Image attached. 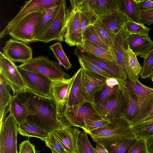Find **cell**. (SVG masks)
<instances>
[{
	"label": "cell",
	"instance_id": "obj_1",
	"mask_svg": "<svg viewBox=\"0 0 153 153\" xmlns=\"http://www.w3.org/2000/svg\"><path fill=\"white\" fill-rule=\"evenodd\" d=\"M15 95L27 109V121L37 125L49 134L64 126L53 98L40 96L28 90Z\"/></svg>",
	"mask_w": 153,
	"mask_h": 153
},
{
	"label": "cell",
	"instance_id": "obj_2",
	"mask_svg": "<svg viewBox=\"0 0 153 153\" xmlns=\"http://www.w3.org/2000/svg\"><path fill=\"white\" fill-rule=\"evenodd\" d=\"M59 117L64 126L80 127L83 130L103 118L94 105L88 102L65 108Z\"/></svg>",
	"mask_w": 153,
	"mask_h": 153
},
{
	"label": "cell",
	"instance_id": "obj_3",
	"mask_svg": "<svg viewBox=\"0 0 153 153\" xmlns=\"http://www.w3.org/2000/svg\"><path fill=\"white\" fill-rule=\"evenodd\" d=\"M110 121V123L105 126L88 133L94 142L105 139L137 138L131 124L124 117Z\"/></svg>",
	"mask_w": 153,
	"mask_h": 153
},
{
	"label": "cell",
	"instance_id": "obj_4",
	"mask_svg": "<svg viewBox=\"0 0 153 153\" xmlns=\"http://www.w3.org/2000/svg\"><path fill=\"white\" fill-rule=\"evenodd\" d=\"M18 66L30 72L43 74L52 79L70 78V75L64 71L58 62L45 56L33 57L29 61Z\"/></svg>",
	"mask_w": 153,
	"mask_h": 153
},
{
	"label": "cell",
	"instance_id": "obj_5",
	"mask_svg": "<svg viewBox=\"0 0 153 153\" xmlns=\"http://www.w3.org/2000/svg\"><path fill=\"white\" fill-rule=\"evenodd\" d=\"M46 9L26 15L16 25L9 34L12 39L26 44L36 42L34 30L45 14Z\"/></svg>",
	"mask_w": 153,
	"mask_h": 153
},
{
	"label": "cell",
	"instance_id": "obj_6",
	"mask_svg": "<svg viewBox=\"0 0 153 153\" xmlns=\"http://www.w3.org/2000/svg\"><path fill=\"white\" fill-rule=\"evenodd\" d=\"M68 9L65 41L70 46H81L84 40L80 25V13L77 0H69Z\"/></svg>",
	"mask_w": 153,
	"mask_h": 153
},
{
	"label": "cell",
	"instance_id": "obj_7",
	"mask_svg": "<svg viewBox=\"0 0 153 153\" xmlns=\"http://www.w3.org/2000/svg\"><path fill=\"white\" fill-rule=\"evenodd\" d=\"M68 9L66 1L62 0L58 11L50 27L36 39L44 43L56 41L59 42L65 41L66 31Z\"/></svg>",
	"mask_w": 153,
	"mask_h": 153
},
{
	"label": "cell",
	"instance_id": "obj_8",
	"mask_svg": "<svg viewBox=\"0 0 153 153\" xmlns=\"http://www.w3.org/2000/svg\"><path fill=\"white\" fill-rule=\"evenodd\" d=\"M0 74L11 88L13 95L27 90L18 66L1 51L0 52Z\"/></svg>",
	"mask_w": 153,
	"mask_h": 153
},
{
	"label": "cell",
	"instance_id": "obj_9",
	"mask_svg": "<svg viewBox=\"0 0 153 153\" xmlns=\"http://www.w3.org/2000/svg\"><path fill=\"white\" fill-rule=\"evenodd\" d=\"M122 83L124 86L134 93L137 98L138 113L133 125L141 121L150 110L153 103V88L143 84L139 80L135 84L127 80Z\"/></svg>",
	"mask_w": 153,
	"mask_h": 153
},
{
	"label": "cell",
	"instance_id": "obj_10",
	"mask_svg": "<svg viewBox=\"0 0 153 153\" xmlns=\"http://www.w3.org/2000/svg\"><path fill=\"white\" fill-rule=\"evenodd\" d=\"M27 90L37 95L53 98L51 92L52 79L41 74L30 72L18 66Z\"/></svg>",
	"mask_w": 153,
	"mask_h": 153
},
{
	"label": "cell",
	"instance_id": "obj_11",
	"mask_svg": "<svg viewBox=\"0 0 153 153\" xmlns=\"http://www.w3.org/2000/svg\"><path fill=\"white\" fill-rule=\"evenodd\" d=\"M17 123L11 114L0 124V153H18L17 138Z\"/></svg>",
	"mask_w": 153,
	"mask_h": 153
},
{
	"label": "cell",
	"instance_id": "obj_12",
	"mask_svg": "<svg viewBox=\"0 0 153 153\" xmlns=\"http://www.w3.org/2000/svg\"><path fill=\"white\" fill-rule=\"evenodd\" d=\"M61 0H30L26 1L18 13L9 21L0 33V38L9 34L16 25L24 17L32 13L44 10L56 5Z\"/></svg>",
	"mask_w": 153,
	"mask_h": 153
},
{
	"label": "cell",
	"instance_id": "obj_13",
	"mask_svg": "<svg viewBox=\"0 0 153 153\" xmlns=\"http://www.w3.org/2000/svg\"><path fill=\"white\" fill-rule=\"evenodd\" d=\"M95 106L103 118L109 120L123 117L125 100L122 83L120 88L111 97L102 104Z\"/></svg>",
	"mask_w": 153,
	"mask_h": 153
},
{
	"label": "cell",
	"instance_id": "obj_14",
	"mask_svg": "<svg viewBox=\"0 0 153 153\" xmlns=\"http://www.w3.org/2000/svg\"><path fill=\"white\" fill-rule=\"evenodd\" d=\"M2 49L5 56L13 62L24 63L33 58L32 47L13 39L7 40Z\"/></svg>",
	"mask_w": 153,
	"mask_h": 153
},
{
	"label": "cell",
	"instance_id": "obj_15",
	"mask_svg": "<svg viewBox=\"0 0 153 153\" xmlns=\"http://www.w3.org/2000/svg\"><path fill=\"white\" fill-rule=\"evenodd\" d=\"M76 76L75 73L69 78L52 79L51 92L56 103L59 116L63 112Z\"/></svg>",
	"mask_w": 153,
	"mask_h": 153
},
{
	"label": "cell",
	"instance_id": "obj_16",
	"mask_svg": "<svg viewBox=\"0 0 153 153\" xmlns=\"http://www.w3.org/2000/svg\"><path fill=\"white\" fill-rule=\"evenodd\" d=\"M81 68L82 70L84 96L86 102H90L95 106V95L102 89L107 79Z\"/></svg>",
	"mask_w": 153,
	"mask_h": 153
},
{
	"label": "cell",
	"instance_id": "obj_17",
	"mask_svg": "<svg viewBox=\"0 0 153 153\" xmlns=\"http://www.w3.org/2000/svg\"><path fill=\"white\" fill-rule=\"evenodd\" d=\"M74 54L77 57H80L93 63L112 77L117 79L122 82L127 79L126 74L119 64H109L91 56L80 46H77L75 49Z\"/></svg>",
	"mask_w": 153,
	"mask_h": 153
},
{
	"label": "cell",
	"instance_id": "obj_18",
	"mask_svg": "<svg viewBox=\"0 0 153 153\" xmlns=\"http://www.w3.org/2000/svg\"><path fill=\"white\" fill-rule=\"evenodd\" d=\"M81 5L97 19L119 10V0H80Z\"/></svg>",
	"mask_w": 153,
	"mask_h": 153
},
{
	"label": "cell",
	"instance_id": "obj_19",
	"mask_svg": "<svg viewBox=\"0 0 153 153\" xmlns=\"http://www.w3.org/2000/svg\"><path fill=\"white\" fill-rule=\"evenodd\" d=\"M82 132L78 127L64 126L52 133L69 153H78V140Z\"/></svg>",
	"mask_w": 153,
	"mask_h": 153
},
{
	"label": "cell",
	"instance_id": "obj_20",
	"mask_svg": "<svg viewBox=\"0 0 153 153\" xmlns=\"http://www.w3.org/2000/svg\"><path fill=\"white\" fill-rule=\"evenodd\" d=\"M128 45L136 55L144 58L153 49V41L148 34H130Z\"/></svg>",
	"mask_w": 153,
	"mask_h": 153
},
{
	"label": "cell",
	"instance_id": "obj_21",
	"mask_svg": "<svg viewBox=\"0 0 153 153\" xmlns=\"http://www.w3.org/2000/svg\"><path fill=\"white\" fill-rule=\"evenodd\" d=\"M127 20L124 13L119 10L97 19L104 28L115 36L125 27Z\"/></svg>",
	"mask_w": 153,
	"mask_h": 153
},
{
	"label": "cell",
	"instance_id": "obj_22",
	"mask_svg": "<svg viewBox=\"0 0 153 153\" xmlns=\"http://www.w3.org/2000/svg\"><path fill=\"white\" fill-rule=\"evenodd\" d=\"M138 139L137 137L105 139L96 142L102 144L109 153H128L136 144Z\"/></svg>",
	"mask_w": 153,
	"mask_h": 153
},
{
	"label": "cell",
	"instance_id": "obj_23",
	"mask_svg": "<svg viewBox=\"0 0 153 153\" xmlns=\"http://www.w3.org/2000/svg\"><path fill=\"white\" fill-rule=\"evenodd\" d=\"M129 34L125 27L123 28L116 35L114 46L117 62L126 74L125 68L126 50L128 46V39Z\"/></svg>",
	"mask_w": 153,
	"mask_h": 153
},
{
	"label": "cell",
	"instance_id": "obj_24",
	"mask_svg": "<svg viewBox=\"0 0 153 153\" xmlns=\"http://www.w3.org/2000/svg\"><path fill=\"white\" fill-rule=\"evenodd\" d=\"M76 73V76L65 108L86 102L83 94L82 68L81 67Z\"/></svg>",
	"mask_w": 153,
	"mask_h": 153
},
{
	"label": "cell",
	"instance_id": "obj_25",
	"mask_svg": "<svg viewBox=\"0 0 153 153\" xmlns=\"http://www.w3.org/2000/svg\"><path fill=\"white\" fill-rule=\"evenodd\" d=\"M80 47L91 56L109 64H119L111 52L93 43L85 40L84 44Z\"/></svg>",
	"mask_w": 153,
	"mask_h": 153
},
{
	"label": "cell",
	"instance_id": "obj_26",
	"mask_svg": "<svg viewBox=\"0 0 153 153\" xmlns=\"http://www.w3.org/2000/svg\"><path fill=\"white\" fill-rule=\"evenodd\" d=\"M123 85L125 100V110L123 117L132 125L137 114L138 100L136 95Z\"/></svg>",
	"mask_w": 153,
	"mask_h": 153
},
{
	"label": "cell",
	"instance_id": "obj_27",
	"mask_svg": "<svg viewBox=\"0 0 153 153\" xmlns=\"http://www.w3.org/2000/svg\"><path fill=\"white\" fill-rule=\"evenodd\" d=\"M125 68L129 80L136 83L140 75L142 67L140 65L136 55L130 48L129 45L126 50Z\"/></svg>",
	"mask_w": 153,
	"mask_h": 153
},
{
	"label": "cell",
	"instance_id": "obj_28",
	"mask_svg": "<svg viewBox=\"0 0 153 153\" xmlns=\"http://www.w3.org/2000/svg\"><path fill=\"white\" fill-rule=\"evenodd\" d=\"M119 8L127 20L143 24L140 18L141 9L137 0H119Z\"/></svg>",
	"mask_w": 153,
	"mask_h": 153
},
{
	"label": "cell",
	"instance_id": "obj_29",
	"mask_svg": "<svg viewBox=\"0 0 153 153\" xmlns=\"http://www.w3.org/2000/svg\"><path fill=\"white\" fill-rule=\"evenodd\" d=\"M61 1L58 3L46 9L44 16L37 25L35 30V40L43 34L52 24L58 11Z\"/></svg>",
	"mask_w": 153,
	"mask_h": 153
},
{
	"label": "cell",
	"instance_id": "obj_30",
	"mask_svg": "<svg viewBox=\"0 0 153 153\" xmlns=\"http://www.w3.org/2000/svg\"><path fill=\"white\" fill-rule=\"evenodd\" d=\"M18 130L19 134L23 136L37 137L44 141L50 134L37 125L27 120L18 125Z\"/></svg>",
	"mask_w": 153,
	"mask_h": 153
},
{
	"label": "cell",
	"instance_id": "obj_31",
	"mask_svg": "<svg viewBox=\"0 0 153 153\" xmlns=\"http://www.w3.org/2000/svg\"><path fill=\"white\" fill-rule=\"evenodd\" d=\"M8 106V111L14 117L18 125L27 120V109L16 95L13 96Z\"/></svg>",
	"mask_w": 153,
	"mask_h": 153
},
{
	"label": "cell",
	"instance_id": "obj_32",
	"mask_svg": "<svg viewBox=\"0 0 153 153\" xmlns=\"http://www.w3.org/2000/svg\"><path fill=\"white\" fill-rule=\"evenodd\" d=\"M9 85L2 76L0 74V118L1 124L6 118L8 111L7 107L9 106L13 97L10 94L8 88Z\"/></svg>",
	"mask_w": 153,
	"mask_h": 153
},
{
	"label": "cell",
	"instance_id": "obj_33",
	"mask_svg": "<svg viewBox=\"0 0 153 153\" xmlns=\"http://www.w3.org/2000/svg\"><path fill=\"white\" fill-rule=\"evenodd\" d=\"M84 39V40L93 43L111 52L116 58L114 49L106 42L91 25L86 28Z\"/></svg>",
	"mask_w": 153,
	"mask_h": 153
},
{
	"label": "cell",
	"instance_id": "obj_34",
	"mask_svg": "<svg viewBox=\"0 0 153 153\" xmlns=\"http://www.w3.org/2000/svg\"><path fill=\"white\" fill-rule=\"evenodd\" d=\"M137 137L147 140L153 137V121L140 122L132 125Z\"/></svg>",
	"mask_w": 153,
	"mask_h": 153
},
{
	"label": "cell",
	"instance_id": "obj_35",
	"mask_svg": "<svg viewBox=\"0 0 153 153\" xmlns=\"http://www.w3.org/2000/svg\"><path fill=\"white\" fill-rule=\"evenodd\" d=\"M77 1L80 13V27L84 38L86 28L96 22L97 19L90 11L81 5L80 0H77Z\"/></svg>",
	"mask_w": 153,
	"mask_h": 153
},
{
	"label": "cell",
	"instance_id": "obj_36",
	"mask_svg": "<svg viewBox=\"0 0 153 153\" xmlns=\"http://www.w3.org/2000/svg\"><path fill=\"white\" fill-rule=\"evenodd\" d=\"M49 49L52 52L55 58L67 71L71 68L72 64L64 52L61 44L57 42L50 46Z\"/></svg>",
	"mask_w": 153,
	"mask_h": 153
},
{
	"label": "cell",
	"instance_id": "obj_37",
	"mask_svg": "<svg viewBox=\"0 0 153 153\" xmlns=\"http://www.w3.org/2000/svg\"><path fill=\"white\" fill-rule=\"evenodd\" d=\"M122 85V82L120 85L111 87L108 86L105 83L102 89L95 95V105H101L107 100L118 90Z\"/></svg>",
	"mask_w": 153,
	"mask_h": 153
},
{
	"label": "cell",
	"instance_id": "obj_38",
	"mask_svg": "<svg viewBox=\"0 0 153 153\" xmlns=\"http://www.w3.org/2000/svg\"><path fill=\"white\" fill-rule=\"evenodd\" d=\"M77 143L78 153H96L85 132L83 131L80 134Z\"/></svg>",
	"mask_w": 153,
	"mask_h": 153
},
{
	"label": "cell",
	"instance_id": "obj_39",
	"mask_svg": "<svg viewBox=\"0 0 153 153\" xmlns=\"http://www.w3.org/2000/svg\"><path fill=\"white\" fill-rule=\"evenodd\" d=\"M81 67L87 70L106 79L112 77L93 63L86 59L77 57Z\"/></svg>",
	"mask_w": 153,
	"mask_h": 153
},
{
	"label": "cell",
	"instance_id": "obj_40",
	"mask_svg": "<svg viewBox=\"0 0 153 153\" xmlns=\"http://www.w3.org/2000/svg\"><path fill=\"white\" fill-rule=\"evenodd\" d=\"M125 27L130 34H148L151 29L145 26L131 20H127Z\"/></svg>",
	"mask_w": 153,
	"mask_h": 153
},
{
	"label": "cell",
	"instance_id": "obj_41",
	"mask_svg": "<svg viewBox=\"0 0 153 153\" xmlns=\"http://www.w3.org/2000/svg\"><path fill=\"white\" fill-rule=\"evenodd\" d=\"M153 71V49L144 58L140 77L146 79L152 75Z\"/></svg>",
	"mask_w": 153,
	"mask_h": 153
},
{
	"label": "cell",
	"instance_id": "obj_42",
	"mask_svg": "<svg viewBox=\"0 0 153 153\" xmlns=\"http://www.w3.org/2000/svg\"><path fill=\"white\" fill-rule=\"evenodd\" d=\"M91 25L106 42L114 49V41L116 36L104 28L97 22V20Z\"/></svg>",
	"mask_w": 153,
	"mask_h": 153
},
{
	"label": "cell",
	"instance_id": "obj_43",
	"mask_svg": "<svg viewBox=\"0 0 153 153\" xmlns=\"http://www.w3.org/2000/svg\"><path fill=\"white\" fill-rule=\"evenodd\" d=\"M44 141L47 146L50 149H53L57 153H69L66 151L52 133L49 134L48 137Z\"/></svg>",
	"mask_w": 153,
	"mask_h": 153
},
{
	"label": "cell",
	"instance_id": "obj_44",
	"mask_svg": "<svg viewBox=\"0 0 153 153\" xmlns=\"http://www.w3.org/2000/svg\"><path fill=\"white\" fill-rule=\"evenodd\" d=\"M128 153H149L146 145V140L138 138L136 144Z\"/></svg>",
	"mask_w": 153,
	"mask_h": 153
},
{
	"label": "cell",
	"instance_id": "obj_45",
	"mask_svg": "<svg viewBox=\"0 0 153 153\" xmlns=\"http://www.w3.org/2000/svg\"><path fill=\"white\" fill-rule=\"evenodd\" d=\"M140 18L143 24L149 25L153 24V9L142 10Z\"/></svg>",
	"mask_w": 153,
	"mask_h": 153
},
{
	"label": "cell",
	"instance_id": "obj_46",
	"mask_svg": "<svg viewBox=\"0 0 153 153\" xmlns=\"http://www.w3.org/2000/svg\"><path fill=\"white\" fill-rule=\"evenodd\" d=\"M110 123L109 120L103 118L102 120L88 125L83 130L88 134L93 130L105 126Z\"/></svg>",
	"mask_w": 153,
	"mask_h": 153
},
{
	"label": "cell",
	"instance_id": "obj_47",
	"mask_svg": "<svg viewBox=\"0 0 153 153\" xmlns=\"http://www.w3.org/2000/svg\"><path fill=\"white\" fill-rule=\"evenodd\" d=\"M18 153H36L34 145L28 140H24L19 145Z\"/></svg>",
	"mask_w": 153,
	"mask_h": 153
},
{
	"label": "cell",
	"instance_id": "obj_48",
	"mask_svg": "<svg viewBox=\"0 0 153 153\" xmlns=\"http://www.w3.org/2000/svg\"><path fill=\"white\" fill-rule=\"evenodd\" d=\"M137 1L141 10L153 9L152 0H137Z\"/></svg>",
	"mask_w": 153,
	"mask_h": 153
},
{
	"label": "cell",
	"instance_id": "obj_49",
	"mask_svg": "<svg viewBox=\"0 0 153 153\" xmlns=\"http://www.w3.org/2000/svg\"><path fill=\"white\" fill-rule=\"evenodd\" d=\"M122 82L116 78L110 77L106 79L105 83L108 86L113 87L115 86L120 85Z\"/></svg>",
	"mask_w": 153,
	"mask_h": 153
},
{
	"label": "cell",
	"instance_id": "obj_50",
	"mask_svg": "<svg viewBox=\"0 0 153 153\" xmlns=\"http://www.w3.org/2000/svg\"><path fill=\"white\" fill-rule=\"evenodd\" d=\"M95 143L96 145L94 149L96 153H109L102 144L97 142Z\"/></svg>",
	"mask_w": 153,
	"mask_h": 153
},
{
	"label": "cell",
	"instance_id": "obj_51",
	"mask_svg": "<svg viewBox=\"0 0 153 153\" xmlns=\"http://www.w3.org/2000/svg\"><path fill=\"white\" fill-rule=\"evenodd\" d=\"M146 145L149 153H153V137L146 140Z\"/></svg>",
	"mask_w": 153,
	"mask_h": 153
},
{
	"label": "cell",
	"instance_id": "obj_52",
	"mask_svg": "<svg viewBox=\"0 0 153 153\" xmlns=\"http://www.w3.org/2000/svg\"><path fill=\"white\" fill-rule=\"evenodd\" d=\"M153 114V103L152 106L150 110L147 113H146L143 117V118L141 121H142L145 118H147V117L150 116ZM138 122V123H139Z\"/></svg>",
	"mask_w": 153,
	"mask_h": 153
},
{
	"label": "cell",
	"instance_id": "obj_53",
	"mask_svg": "<svg viewBox=\"0 0 153 153\" xmlns=\"http://www.w3.org/2000/svg\"><path fill=\"white\" fill-rule=\"evenodd\" d=\"M153 121V114L145 118L140 122H150Z\"/></svg>",
	"mask_w": 153,
	"mask_h": 153
},
{
	"label": "cell",
	"instance_id": "obj_54",
	"mask_svg": "<svg viewBox=\"0 0 153 153\" xmlns=\"http://www.w3.org/2000/svg\"><path fill=\"white\" fill-rule=\"evenodd\" d=\"M151 79L152 80V82H153V71L152 75L151 76Z\"/></svg>",
	"mask_w": 153,
	"mask_h": 153
},
{
	"label": "cell",
	"instance_id": "obj_55",
	"mask_svg": "<svg viewBox=\"0 0 153 153\" xmlns=\"http://www.w3.org/2000/svg\"><path fill=\"white\" fill-rule=\"evenodd\" d=\"M52 153H56L53 150H51Z\"/></svg>",
	"mask_w": 153,
	"mask_h": 153
},
{
	"label": "cell",
	"instance_id": "obj_56",
	"mask_svg": "<svg viewBox=\"0 0 153 153\" xmlns=\"http://www.w3.org/2000/svg\"></svg>",
	"mask_w": 153,
	"mask_h": 153
}]
</instances>
